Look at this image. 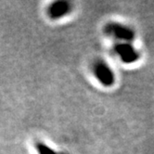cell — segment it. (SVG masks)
Listing matches in <instances>:
<instances>
[{
  "label": "cell",
  "instance_id": "2",
  "mask_svg": "<svg viewBox=\"0 0 154 154\" xmlns=\"http://www.w3.org/2000/svg\"><path fill=\"white\" fill-rule=\"evenodd\" d=\"M115 51L120 55L122 61L125 63H131L134 62L138 59V54L136 52L134 48L129 44H118L114 48Z\"/></svg>",
  "mask_w": 154,
  "mask_h": 154
},
{
  "label": "cell",
  "instance_id": "1",
  "mask_svg": "<svg viewBox=\"0 0 154 154\" xmlns=\"http://www.w3.org/2000/svg\"><path fill=\"white\" fill-rule=\"evenodd\" d=\"M95 73L100 82L106 86H109L114 83V75L112 72L103 62L97 63L95 67Z\"/></svg>",
  "mask_w": 154,
  "mask_h": 154
},
{
  "label": "cell",
  "instance_id": "3",
  "mask_svg": "<svg viewBox=\"0 0 154 154\" xmlns=\"http://www.w3.org/2000/svg\"><path fill=\"white\" fill-rule=\"evenodd\" d=\"M106 32L109 34H112L114 36H116L119 39H124L126 41L133 40L135 34L133 31H131L130 29L120 25L117 23H111L106 27Z\"/></svg>",
  "mask_w": 154,
  "mask_h": 154
},
{
  "label": "cell",
  "instance_id": "4",
  "mask_svg": "<svg viewBox=\"0 0 154 154\" xmlns=\"http://www.w3.org/2000/svg\"><path fill=\"white\" fill-rule=\"evenodd\" d=\"M69 11V5L66 2H59L54 4L51 8V15L54 18H59Z\"/></svg>",
  "mask_w": 154,
  "mask_h": 154
},
{
  "label": "cell",
  "instance_id": "5",
  "mask_svg": "<svg viewBox=\"0 0 154 154\" xmlns=\"http://www.w3.org/2000/svg\"><path fill=\"white\" fill-rule=\"evenodd\" d=\"M36 149L39 154H57L54 150H52L50 148H48L45 144H43V143H37Z\"/></svg>",
  "mask_w": 154,
  "mask_h": 154
}]
</instances>
